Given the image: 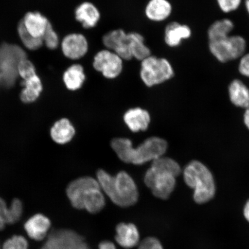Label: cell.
Here are the masks:
<instances>
[{
  "label": "cell",
  "instance_id": "1",
  "mask_svg": "<svg viewBox=\"0 0 249 249\" xmlns=\"http://www.w3.org/2000/svg\"><path fill=\"white\" fill-rule=\"evenodd\" d=\"M111 147L124 162L141 165L163 157L166 153L168 144L163 139L151 137L135 148L129 139L116 138L111 140Z\"/></svg>",
  "mask_w": 249,
  "mask_h": 249
},
{
  "label": "cell",
  "instance_id": "2",
  "mask_svg": "<svg viewBox=\"0 0 249 249\" xmlns=\"http://www.w3.org/2000/svg\"><path fill=\"white\" fill-rule=\"evenodd\" d=\"M96 175L101 189L114 204L125 208L132 206L138 202V188L132 177L125 171H120L113 177L101 169Z\"/></svg>",
  "mask_w": 249,
  "mask_h": 249
},
{
  "label": "cell",
  "instance_id": "3",
  "mask_svg": "<svg viewBox=\"0 0 249 249\" xmlns=\"http://www.w3.org/2000/svg\"><path fill=\"white\" fill-rule=\"evenodd\" d=\"M186 184L194 189V200L198 204L206 203L215 195L216 188L213 174L198 161H192L183 171Z\"/></svg>",
  "mask_w": 249,
  "mask_h": 249
},
{
  "label": "cell",
  "instance_id": "4",
  "mask_svg": "<svg viewBox=\"0 0 249 249\" xmlns=\"http://www.w3.org/2000/svg\"><path fill=\"white\" fill-rule=\"evenodd\" d=\"M26 58V53L20 46L8 43L0 45V79L3 87H14L18 77V65Z\"/></svg>",
  "mask_w": 249,
  "mask_h": 249
},
{
  "label": "cell",
  "instance_id": "5",
  "mask_svg": "<svg viewBox=\"0 0 249 249\" xmlns=\"http://www.w3.org/2000/svg\"><path fill=\"white\" fill-rule=\"evenodd\" d=\"M139 73L140 79L146 86L153 87L172 79L174 71L167 58L151 55L141 61Z\"/></svg>",
  "mask_w": 249,
  "mask_h": 249
},
{
  "label": "cell",
  "instance_id": "6",
  "mask_svg": "<svg viewBox=\"0 0 249 249\" xmlns=\"http://www.w3.org/2000/svg\"><path fill=\"white\" fill-rule=\"evenodd\" d=\"M247 48V42L242 36H232L209 41L212 54L222 63L242 57Z\"/></svg>",
  "mask_w": 249,
  "mask_h": 249
},
{
  "label": "cell",
  "instance_id": "7",
  "mask_svg": "<svg viewBox=\"0 0 249 249\" xmlns=\"http://www.w3.org/2000/svg\"><path fill=\"white\" fill-rule=\"evenodd\" d=\"M124 61L116 53L105 49L96 53L93 58L92 67L105 79L113 80L123 73Z\"/></svg>",
  "mask_w": 249,
  "mask_h": 249
},
{
  "label": "cell",
  "instance_id": "8",
  "mask_svg": "<svg viewBox=\"0 0 249 249\" xmlns=\"http://www.w3.org/2000/svg\"><path fill=\"white\" fill-rule=\"evenodd\" d=\"M176 178L172 174L160 172L150 167L145 174L144 182L156 197L167 200L175 189Z\"/></svg>",
  "mask_w": 249,
  "mask_h": 249
},
{
  "label": "cell",
  "instance_id": "9",
  "mask_svg": "<svg viewBox=\"0 0 249 249\" xmlns=\"http://www.w3.org/2000/svg\"><path fill=\"white\" fill-rule=\"evenodd\" d=\"M41 249H89L84 239L70 230H59L52 233Z\"/></svg>",
  "mask_w": 249,
  "mask_h": 249
},
{
  "label": "cell",
  "instance_id": "10",
  "mask_svg": "<svg viewBox=\"0 0 249 249\" xmlns=\"http://www.w3.org/2000/svg\"><path fill=\"white\" fill-rule=\"evenodd\" d=\"M62 53L70 60H78L85 57L89 51V42L80 33H71L65 36L61 43Z\"/></svg>",
  "mask_w": 249,
  "mask_h": 249
},
{
  "label": "cell",
  "instance_id": "11",
  "mask_svg": "<svg viewBox=\"0 0 249 249\" xmlns=\"http://www.w3.org/2000/svg\"><path fill=\"white\" fill-rule=\"evenodd\" d=\"M101 188L98 180L91 177H83L70 183L66 194L72 207L82 210V198L86 192L93 188Z\"/></svg>",
  "mask_w": 249,
  "mask_h": 249
},
{
  "label": "cell",
  "instance_id": "12",
  "mask_svg": "<svg viewBox=\"0 0 249 249\" xmlns=\"http://www.w3.org/2000/svg\"><path fill=\"white\" fill-rule=\"evenodd\" d=\"M51 226V221L48 216L42 213H36L25 222L24 229L31 239L42 241L48 235Z\"/></svg>",
  "mask_w": 249,
  "mask_h": 249
},
{
  "label": "cell",
  "instance_id": "13",
  "mask_svg": "<svg viewBox=\"0 0 249 249\" xmlns=\"http://www.w3.org/2000/svg\"><path fill=\"white\" fill-rule=\"evenodd\" d=\"M74 17L84 29H91L97 26L101 18V14L93 3L85 1L77 6Z\"/></svg>",
  "mask_w": 249,
  "mask_h": 249
},
{
  "label": "cell",
  "instance_id": "14",
  "mask_svg": "<svg viewBox=\"0 0 249 249\" xmlns=\"http://www.w3.org/2000/svg\"><path fill=\"white\" fill-rule=\"evenodd\" d=\"M191 35L192 31L188 26L173 21L165 28L164 42L170 48H176L181 44L183 40L189 39Z\"/></svg>",
  "mask_w": 249,
  "mask_h": 249
},
{
  "label": "cell",
  "instance_id": "15",
  "mask_svg": "<svg viewBox=\"0 0 249 249\" xmlns=\"http://www.w3.org/2000/svg\"><path fill=\"white\" fill-rule=\"evenodd\" d=\"M172 11V5L168 0H149L144 9L146 18L156 23L167 19Z\"/></svg>",
  "mask_w": 249,
  "mask_h": 249
},
{
  "label": "cell",
  "instance_id": "16",
  "mask_svg": "<svg viewBox=\"0 0 249 249\" xmlns=\"http://www.w3.org/2000/svg\"><path fill=\"white\" fill-rule=\"evenodd\" d=\"M115 239L117 244L124 249H132L138 245L140 233L137 227L133 223H121L116 228Z\"/></svg>",
  "mask_w": 249,
  "mask_h": 249
},
{
  "label": "cell",
  "instance_id": "17",
  "mask_svg": "<svg viewBox=\"0 0 249 249\" xmlns=\"http://www.w3.org/2000/svg\"><path fill=\"white\" fill-rule=\"evenodd\" d=\"M21 85L23 89L20 92V98L24 104H30L35 102L43 91L41 79L36 73L23 79Z\"/></svg>",
  "mask_w": 249,
  "mask_h": 249
},
{
  "label": "cell",
  "instance_id": "18",
  "mask_svg": "<svg viewBox=\"0 0 249 249\" xmlns=\"http://www.w3.org/2000/svg\"><path fill=\"white\" fill-rule=\"evenodd\" d=\"M25 29L34 38H42L50 21L38 12H28L22 20Z\"/></svg>",
  "mask_w": 249,
  "mask_h": 249
},
{
  "label": "cell",
  "instance_id": "19",
  "mask_svg": "<svg viewBox=\"0 0 249 249\" xmlns=\"http://www.w3.org/2000/svg\"><path fill=\"white\" fill-rule=\"evenodd\" d=\"M124 122L133 132L148 129L151 118L148 112L144 109L136 107L129 109L124 116Z\"/></svg>",
  "mask_w": 249,
  "mask_h": 249
},
{
  "label": "cell",
  "instance_id": "20",
  "mask_svg": "<svg viewBox=\"0 0 249 249\" xmlns=\"http://www.w3.org/2000/svg\"><path fill=\"white\" fill-rule=\"evenodd\" d=\"M75 133L73 124L66 118L56 121L50 130L53 141L60 145L70 142L74 138Z\"/></svg>",
  "mask_w": 249,
  "mask_h": 249
},
{
  "label": "cell",
  "instance_id": "21",
  "mask_svg": "<svg viewBox=\"0 0 249 249\" xmlns=\"http://www.w3.org/2000/svg\"><path fill=\"white\" fill-rule=\"evenodd\" d=\"M62 79L68 90L77 91L82 88L86 80L85 68L79 64L71 65L65 71Z\"/></svg>",
  "mask_w": 249,
  "mask_h": 249
},
{
  "label": "cell",
  "instance_id": "22",
  "mask_svg": "<svg viewBox=\"0 0 249 249\" xmlns=\"http://www.w3.org/2000/svg\"><path fill=\"white\" fill-rule=\"evenodd\" d=\"M127 39L133 58L141 62L152 55L151 49L145 45L144 37L141 34L127 33Z\"/></svg>",
  "mask_w": 249,
  "mask_h": 249
},
{
  "label": "cell",
  "instance_id": "23",
  "mask_svg": "<svg viewBox=\"0 0 249 249\" xmlns=\"http://www.w3.org/2000/svg\"><path fill=\"white\" fill-rule=\"evenodd\" d=\"M106 201L101 188H93L87 191L82 199V210L91 213H97L105 206Z\"/></svg>",
  "mask_w": 249,
  "mask_h": 249
},
{
  "label": "cell",
  "instance_id": "24",
  "mask_svg": "<svg viewBox=\"0 0 249 249\" xmlns=\"http://www.w3.org/2000/svg\"><path fill=\"white\" fill-rule=\"evenodd\" d=\"M230 100L236 107H249V89L240 80L235 79L229 87Z\"/></svg>",
  "mask_w": 249,
  "mask_h": 249
},
{
  "label": "cell",
  "instance_id": "25",
  "mask_svg": "<svg viewBox=\"0 0 249 249\" xmlns=\"http://www.w3.org/2000/svg\"><path fill=\"white\" fill-rule=\"evenodd\" d=\"M102 41L106 49L116 52L126 45L127 33L121 29L108 31L103 36Z\"/></svg>",
  "mask_w": 249,
  "mask_h": 249
},
{
  "label": "cell",
  "instance_id": "26",
  "mask_svg": "<svg viewBox=\"0 0 249 249\" xmlns=\"http://www.w3.org/2000/svg\"><path fill=\"white\" fill-rule=\"evenodd\" d=\"M234 27V25L229 18L217 20L212 24L208 30L209 41L222 39L229 36Z\"/></svg>",
  "mask_w": 249,
  "mask_h": 249
},
{
  "label": "cell",
  "instance_id": "27",
  "mask_svg": "<svg viewBox=\"0 0 249 249\" xmlns=\"http://www.w3.org/2000/svg\"><path fill=\"white\" fill-rule=\"evenodd\" d=\"M151 167L154 170L161 173L172 174L174 177H178L181 173V169L176 161L172 159L161 157L152 161Z\"/></svg>",
  "mask_w": 249,
  "mask_h": 249
},
{
  "label": "cell",
  "instance_id": "28",
  "mask_svg": "<svg viewBox=\"0 0 249 249\" xmlns=\"http://www.w3.org/2000/svg\"><path fill=\"white\" fill-rule=\"evenodd\" d=\"M18 33L25 48L30 50V51H36L42 46L43 44V39L34 38V36H31L25 29L22 20L18 23Z\"/></svg>",
  "mask_w": 249,
  "mask_h": 249
},
{
  "label": "cell",
  "instance_id": "29",
  "mask_svg": "<svg viewBox=\"0 0 249 249\" xmlns=\"http://www.w3.org/2000/svg\"><path fill=\"white\" fill-rule=\"evenodd\" d=\"M23 213V202L18 198H14L10 206L8 207L6 223L7 225H14L21 219Z\"/></svg>",
  "mask_w": 249,
  "mask_h": 249
},
{
  "label": "cell",
  "instance_id": "30",
  "mask_svg": "<svg viewBox=\"0 0 249 249\" xmlns=\"http://www.w3.org/2000/svg\"><path fill=\"white\" fill-rule=\"evenodd\" d=\"M29 242L24 236L15 235L6 240L2 249H29Z\"/></svg>",
  "mask_w": 249,
  "mask_h": 249
},
{
  "label": "cell",
  "instance_id": "31",
  "mask_svg": "<svg viewBox=\"0 0 249 249\" xmlns=\"http://www.w3.org/2000/svg\"><path fill=\"white\" fill-rule=\"evenodd\" d=\"M43 43L47 48L51 50L57 49L59 45V38L57 33L54 30L51 22L49 23L48 28L42 37Z\"/></svg>",
  "mask_w": 249,
  "mask_h": 249
},
{
  "label": "cell",
  "instance_id": "32",
  "mask_svg": "<svg viewBox=\"0 0 249 249\" xmlns=\"http://www.w3.org/2000/svg\"><path fill=\"white\" fill-rule=\"evenodd\" d=\"M36 73L35 66L33 62L28 60L27 58L21 61L18 65V76H20L22 79Z\"/></svg>",
  "mask_w": 249,
  "mask_h": 249
},
{
  "label": "cell",
  "instance_id": "33",
  "mask_svg": "<svg viewBox=\"0 0 249 249\" xmlns=\"http://www.w3.org/2000/svg\"><path fill=\"white\" fill-rule=\"evenodd\" d=\"M242 0H217L221 10L229 13L237 9L241 5Z\"/></svg>",
  "mask_w": 249,
  "mask_h": 249
},
{
  "label": "cell",
  "instance_id": "34",
  "mask_svg": "<svg viewBox=\"0 0 249 249\" xmlns=\"http://www.w3.org/2000/svg\"><path fill=\"white\" fill-rule=\"evenodd\" d=\"M138 249H163V248L159 239L151 236L140 243Z\"/></svg>",
  "mask_w": 249,
  "mask_h": 249
},
{
  "label": "cell",
  "instance_id": "35",
  "mask_svg": "<svg viewBox=\"0 0 249 249\" xmlns=\"http://www.w3.org/2000/svg\"><path fill=\"white\" fill-rule=\"evenodd\" d=\"M8 206L7 202L0 197V231L5 229L6 223V217H7V213Z\"/></svg>",
  "mask_w": 249,
  "mask_h": 249
},
{
  "label": "cell",
  "instance_id": "36",
  "mask_svg": "<svg viewBox=\"0 0 249 249\" xmlns=\"http://www.w3.org/2000/svg\"><path fill=\"white\" fill-rule=\"evenodd\" d=\"M238 70L242 75L249 77V53L242 56Z\"/></svg>",
  "mask_w": 249,
  "mask_h": 249
},
{
  "label": "cell",
  "instance_id": "37",
  "mask_svg": "<svg viewBox=\"0 0 249 249\" xmlns=\"http://www.w3.org/2000/svg\"><path fill=\"white\" fill-rule=\"evenodd\" d=\"M99 249H117L113 242L108 241H102L99 245Z\"/></svg>",
  "mask_w": 249,
  "mask_h": 249
},
{
  "label": "cell",
  "instance_id": "38",
  "mask_svg": "<svg viewBox=\"0 0 249 249\" xmlns=\"http://www.w3.org/2000/svg\"><path fill=\"white\" fill-rule=\"evenodd\" d=\"M244 216L246 220L249 223V200L245 205L244 208Z\"/></svg>",
  "mask_w": 249,
  "mask_h": 249
},
{
  "label": "cell",
  "instance_id": "39",
  "mask_svg": "<svg viewBox=\"0 0 249 249\" xmlns=\"http://www.w3.org/2000/svg\"><path fill=\"white\" fill-rule=\"evenodd\" d=\"M244 122L249 129V107L247 108L244 114Z\"/></svg>",
  "mask_w": 249,
  "mask_h": 249
},
{
  "label": "cell",
  "instance_id": "40",
  "mask_svg": "<svg viewBox=\"0 0 249 249\" xmlns=\"http://www.w3.org/2000/svg\"><path fill=\"white\" fill-rule=\"evenodd\" d=\"M245 6H246V8H247V10L249 15V0H246Z\"/></svg>",
  "mask_w": 249,
  "mask_h": 249
},
{
  "label": "cell",
  "instance_id": "41",
  "mask_svg": "<svg viewBox=\"0 0 249 249\" xmlns=\"http://www.w3.org/2000/svg\"><path fill=\"white\" fill-rule=\"evenodd\" d=\"M0 85H1V79H0Z\"/></svg>",
  "mask_w": 249,
  "mask_h": 249
},
{
  "label": "cell",
  "instance_id": "42",
  "mask_svg": "<svg viewBox=\"0 0 249 249\" xmlns=\"http://www.w3.org/2000/svg\"><path fill=\"white\" fill-rule=\"evenodd\" d=\"M0 249H1V247H0Z\"/></svg>",
  "mask_w": 249,
  "mask_h": 249
}]
</instances>
